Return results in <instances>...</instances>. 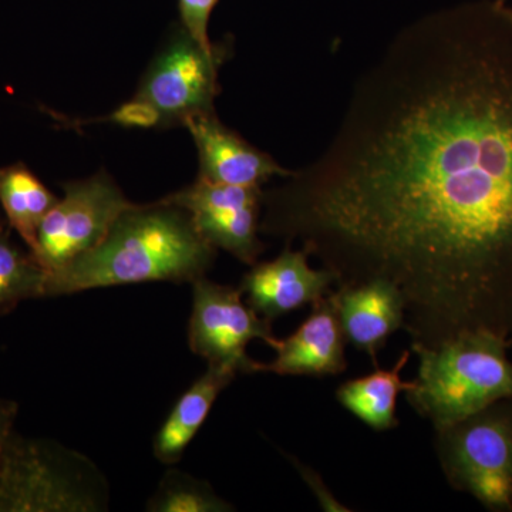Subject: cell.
Returning a JSON list of instances; mask_svg holds the SVG:
<instances>
[{
  "instance_id": "6da1fadb",
  "label": "cell",
  "mask_w": 512,
  "mask_h": 512,
  "mask_svg": "<svg viewBox=\"0 0 512 512\" xmlns=\"http://www.w3.org/2000/svg\"><path fill=\"white\" fill-rule=\"evenodd\" d=\"M471 5L403 30L318 160L264 190L261 232L335 285L402 293L412 343L512 336V25Z\"/></svg>"
},
{
  "instance_id": "7a4b0ae2",
  "label": "cell",
  "mask_w": 512,
  "mask_h": 512,
  "mask_svg": "<svg viewBox=\"0 0 512 512\" xmlns=\"http://www.w3.org/2000/svg\"><path fill=\"white\" fill-rule=\"evenodd\" d=\"M215 256L217 248L183 208L161 200L136 204L96 248L49 274L47 298L143 282L192 284L207 274Z\"/></svg>"
},
{
  "instance_id": "3957f363",
  "label": "cell",
  "mask_w": 512,
  "mask_h": 512,
  "mask_svg": "<svg viewBox=\"0 0 512 512\" xmlns=\"http://www.w3.org/2000/svg\"><path fill=\"white\" fill-rule=\"evenodd\" d=\"M511 345L488 329L466 330L437 348L412 343L419 373L406 402L439 430L512 399Z\"/></svg>"
},
{
  "instance_id": "277c9868",
  "label": "cell",
  "mask_w": 512,
  "mask_h": 512,
  "mask_svg": "<svg viewBox=\"0 0 512 512\" xmlns=\"http://www.w3.org/2000/svg\"><path fill=\"white\" fill-rule=\"evenodd\" d=\"M104 483L87 458L13 431L0 451V512L100 511Z\"/></svg>"
},
{
  "instance_id": "5b68a950",
  "label": "cell",
  "mask_w": 512,
  "mask_h": 512,
  "mask_svg": "<svg viewBox=\"0 0 512 512\" xmlns=\"http://www.w3.org/2000/svg\"><path fill=\"white\" fill-rule=\"evenodd\" d=\"M444 476L487 510L512 512V399L436 430Z\"/></svg>"
},
{
  "instance_id": "8992f818",
  "label": "cell",
  "mask_w": 512,
  "mask_h": 512,
  "mask_svg": "<svg viewBox=\"0 0 512 512\" xmlns=\"http://www.w3.org/2000/svg\"><path fill=\"white\" fill-rule=\"evenodd\" d=\"M229 49L215 43L201 46L181 26L148 66L133 100L151 111L157 128L184 126L194 117L215 113L218 72Z\"/></svg>"
},
{
  "instance_id": "52a82bcc",
  "label": "cell",
  "mask_w": 512,
  "mask_h": 512,
  "mask_svg": "<svg viewBox=\"0 0 512 512\" xmlns=\"http://www.w3.org/2000/svg\"><path fill=\"white\" fill-rule=\"evenodd\" d=\"M242 296L241 288L215 284L205 276L192 282L190 348L208 366L234 375L264 372L265 363L248 356L252 340H262L272 349L279 343L272 322L258 315Z\"/></svg>"
},
{
  "instance_id": "ba28073f",
  "label": "cell",
  "mask_w": 512,
  "mask_h": 512,
  "mask_svg": "<svg viewBox=\"0 0 512 512\" xmlns=\"http://www.w3.org/2000/svg\"><path fill=\"white\" fill-rule=\"evenodd\" d=\"M62 188L63 197L40 224L33 251L49 274L96 248L120 215L136 205L104 171Z\"/></svg>"
},
{
  "instance_id": "9c48e42d",
  "label": "cell",
  "mask_w": 512,
  "mask_h": 512,
  "mask_svg": "<svg viewBox=\"0 0 512 512\" xmlns=\"http://www.w3.org/2000/svg\"><path fill=\"white\" fill-rule=\"evenodd\" d=\"M262 187H238L197 178L194 184L164 197L188 212L202 238L249 266L264 251L261 234Z\"/></svg>"
},
{
  "instance_id": "30bf717a",
  "label": "cell",
  "mask_w": 512,
  "mask_h": 512,
  "mask_svg": "<svg viewBox=\"0 0 512 512\" xmlns=\"http://www.w3.org/2000/svg\"><path fill=\"white\" fill-rule=\"evenodd\" d=\"M303 249L286 245L274 261L251 266L242 278V293L247 303L262 318L274 322L305 305H313L332 292L335 276L328 269H313Z\"/></svg>"
},
{
  "instance_id": "8fae6325",
  "label": "cell",
  "mask_w": 512,
  "mask_h": 512,
  "mask_svg": "<svg viewBox=\"0 0 512 512\" xmlns=\"http://www.w3.org/2000/svg\"><path fill=\"white\" fill-rule=\"evenodd\" d=\"M184 127L190 131L197 147L201 180L238 187H264L274 177L286 178L292 174L274 158L225 127L215 113L194 117Z\"/></svg>"
},
{
  "instance_id": "7c38bea8",
  "label": "cell",
  "mask_w": 512,
  "mask_h": 512,
  "mask_svg": "<svg viewBox=\"0 0 512 512\" xmlns=\"http://www.w3.org/2000/svg\"><path fill=\"white\" fill-rule=\"evenodd\" d=\"M345 333L333 291L312 305L309 318L295 333L279 339L274 362L264 372L279 376H336L345 372Z\"/></svg>"
},
{
  "instance_id": "4fadbf2b",
  "label": "cell",
  "mask_w": 512,
  "mask_h": 512,
  "mask_svg": "<svg viewBox=\"0 0 512 512\" xmlns=\"http://www.w3.org/2000/svg\"><path fill=\"white\" fill-rule=\"evenodd\" d=\"M333 296L346 340L366 353L377 367L380 350L396 330L404 328L402 293L390 282L375 279L360 285L339 286Z\"/></svg>"
},
{
  "instance_id": "5bb4252c",
  "label": "cell",
  "mask_w": 512,
  "mask_h": 512,
  "mask_svg": "<svg viewBox=\"0 0 512 512\" xmlns=\"http://www.w3.org/2000/svg\"><path fill=\"white\" fill-rule=\"evenodd\" d=\"M235 376L208 366L207 372L185 390L154 437L153 451L158 461L175 464L181 460L185 448L207 420L215 400L234 382Z\"/></svg>"
},
{
  "instance_id": "9a60e30c",
  "label": "cell",
  "mask_w": 512,
  "mask_h": 512,
  "mask_svg": "<svg viewBox=\"0 0 512 512\" xmlns=\"http://www.w3.org/2000/svg\"><path fill=\"white\" fill-rule=\"evenodd\" d=\"M410 359V350H404L392 369H379L370 375L356 377L340 384L336 399L348 412L375 431L396 429L397 397L409 392L414 382L402 379V370Z\"/></svg>"
},
{
  "instance_id": "2e32d148",
  "label": "cell",
  "mask_w": 512,
  "mask_h": 512,
  "mask_svg": "<svg viewBox=\"0 0 512 512\" xmlns=\"http://www.w3.org/2000/svg\"><path fill=\"white\" fill-rule=\"evenodd\" d=\"M59 198L23 164L0 168V204L13 231L36 249L37 232Z\"/></svg>"
},
{
  "instance_id": "e0dca14e",
  "label": "cell",
  "mask_w": 512,
  "mask_h": 512,
  "mask_svg": "<svg viewBox=\"0 0 512 512\" xmlns=\"http://www.w3.org/2000/svg\"><path fill=\"white\" fill-rule=\"evenodd\" d=\"M49 272L12 239V228L0 222V313L28 299L47 298Z\"/></svg>"
},
{
  "instance_id": "ac0fdd59",
  "label": "cell",
  "mask_w": 512,
  "mask_h": 512,
  "mask_svg": "<svg viewBox=\"0 0 512 512\" xmlns=\"http://www.w3.org/2000/svg\"><path fill=\"white\" fill-rule=\"evenodd\" d=\"M154 512H227L232 505L222 500L211 485L188 476L183 471H167L156 494L147 503Z\"/></svg>"
},
{
  "instance_id": "d6986e66",
  "label": "cell",
  "mask_w": 512,
  "mask_h": 512,
  "mask_svg": "<svg viewBox=\"0 0 512 512\" xmlns=\"http://www.w3.org/2000/svg\"><path fill=\"white\" fill-rule=\"evenodd\" d=\"M217 3L218 0H178L181 26L201 46L214 45L208 36V23Z\"/></svg>"
},
{
  "instance_id": "ffe728a7",
  "label": "cell",
  "mask_w": 512,
  "mask_h": 512,
  "mask_svg": "<svg viewBox=\"0 0 512 512\" xmlns=\"http://www.w3.org/2000/svg\"><path fill=\"white\" fill-rule=\"evenodd\" d=\"M18 403L0 399V451L13 433V424L18 416Z\"/></svg>"
},
{
  "instance_id": "44dd1931",
  "label": "cell",
  "mask_w": 512,
  "mask_h": 512,
  "mask_svg": "<svg viewBox=\"0 0 512 512\" xmlns=\"http://www.w3.org/2000/svg\"><path fill=\"white\" fill-rule=\"evenodd\" d=\"M503 12H504L505 18L510 20V23L512 25V9H505V8H503Z\"/></svg>"
},
{
  "instance_id": "7402d4cb",
  "label": "cell",
  "mask_w": 512,
  "mask_h": 512,
  "mask_svg": "<svg viewBox=\"0 0 512 512\" xmlns=\"http://www.w3.org/2000/svg\"><path fill=\"white\" fill-rule=\"evenodd\" d=\"M497 3L498 6H504V0H497Z\"/></svg>"
}]
</instances>
